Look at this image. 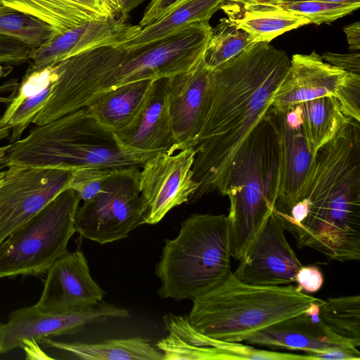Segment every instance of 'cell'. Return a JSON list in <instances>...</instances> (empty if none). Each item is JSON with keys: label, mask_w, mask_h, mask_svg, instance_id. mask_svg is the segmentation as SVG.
Returning <instances> with one entry per match:
<instances>
[{"label": "cell", "mask_w": 360, "mask_h": 360, "mask_svg": "<svg viewBox=\"0 0 360 360\" xmlns=\"http://www.w3.org/2000/svg\"><path fill=\"white\" fill-rule=\"evenodd\" d=\"M290 65L284 51L256 42L214 69L210 104L192 167L198 188L188 202L214 192L224 195L237 153L271 105Z\"/></svg>", "instance_id": "6da1fadb"}, {"label": "cell", "mask_w": 360, "mask_h": 360, "mask_svg": "<svg viewBox=\"0 0 360 360\" xmlns=\"http://www.w3.org/2000/svg\"><path fill=\"white\" fill-rule=\"evenodd\" d=\"M212 28L197 22L144 45L102 46L61 60L47 108L58 118L122 85L186 71L203 58Z\"/></svg>", "instance_id": "7a4b0ae2"}, {"label": "cell", "mask_w": 360, "mask_h": 360, "mask_svg": "<svg viewBox=\"0 0 360 360\" xmlns=\"http://www.w3.org/2000/svg\"><path fill=\"white\" fill-rule=\"evenodd\" d=\"M6 167L59 169L141 167L155 155L127 150L112 131L82 108L32 129L10 143Z\"/></svg>", "instance_id": "3957f363"}, {"label": "cell", "mask_w": 360, "mask_h": 360, "mask_svg": "<svg viewBox=\"0 0 360 360\" xmlns=\"http://www.w3.org/2000/svg\"><path fill=\"white\" fill-rule=\"evenodd\" d=\"M318 300L290 284L246 283L231 271L217 286L192 300L187 318L204 335L242 342L255 332L302 312Z\"/></svg>", "instance_id": "277c9868"}, {"label": "cell", "mask_w": 360, "mask_h": 360, "mask_svg": "<svg viewBox=\"0 0 360 360\" xmlns=\"http://www.w3.org/2000/svg\"><path fill=\"white\" fill-rule=\"evenodd\" d=\"M279 185L277 137L266 114L237 153L228 172L223 196L230 255L240 260L275 209Z\"/></svg>", "instance_id": "5b68a950"}, {"label": "cell", "mask_w": 360, "mask_h": 360, "mask_svg": "<svg viewBox=\"0 0 360 360\" xmlns=\"http://www.w3.org/2000/svg\"><path fill=\"white\" fill-rule=\"evenodd\" d=\"M231 257L226 216L192 214L165 240L155 269L158 295L179 301L207 292L231 272Z\"/></svg>", "instance_id": "8992f818"}, {"label": "cell", "mask_w": 360, "mask_h": 360, "mask_svg": "<svg viewBox=\"0 0 360 360\" xmlns=\"http://www.w3.org/2000/svg\"><path fill=\"white\" fill-rule=\"evenodd\" d=\"M80 198L67 188L0 243V278L46 272L68 252Z\"/></svg>", "instance_id": "52a82bcc"}, {"label": "cell", "mask_w": 360, "mask_h": 360, "mask_svg": "<svg viewBox=\"0 0 360 360\" xmlns=\"http://www.w3.org/2000/svg\"><path fill=\"white\" fill-rule=\"evenodd\" d=\"M140 168H120L98 193L84 201L75 214V231L105 244L128 237L131 231L144 224L146 209L139 191Z\"/></svg>", "instance_id": "ba28073f"}, {"label": "cell", "mask_w": 360, "mask_h": 360, "mask_svg": "<svg viewBox=\"0 0 360 360\" xmlns=\"http://www.w3.org/2000/svg\"><path fill=\"white\" fill-rule=\"evenodd\" d=\"M0 184V243L68 188L72 171L10 165Z\"/></svg>", "instance_id": "9c48e42d"}, {"label": "cell", "mask_w": 360, "mask_h": 360, "mask_svg": "<svg viewBox=\"0 0 360 360\" xmlns=\"http://www.w3.org/2000/svg\"><path fill=\"white\" fill-rule=\"evenodd\" d=\"M195 153V148L162 151L141 166L139 185L146 209L144 224L158 223L172 208L188 202L198 188L192 171Z\"/></svg>", "instance_id": "30bf717a"}, {"label": "cell", "mask_w": 360, "mask_h": 360, "mask_svg": "<svg viewBox=\"0 0 360 360\" xmlns=\"http://www.w3.org/2000/svg\"><path fill=\"white\" fill-rule=\"evenodd\" d=\"M129 311L101 301L95 306L60 314H46L35 305L12 311L7 322L0 323V354L49 336L76 333L91 323L110 318L126 319Z\"/></svg>", "instance_id": "8fae6325"}, {"label": "cell", "mask_w": 360, "mask_h": 360, "mask_svg": "<svg viewBox=\"0 0 360 360\" xmlns=\"http://www.w3.org/2000/svg\"><path fill=\"white\" fill-rule=\"evenodd\" d=\"M277 137L279 185L275 210L288 214L303 198L315 153L306 136L300 105L278 111L271 106L266 112Z\"/></svg>", "instance_id": "7c38bea8"}, {"label": "cell", "mask_w": 360, "mask_h": 360, "mask_svg": "<svg viewBox=\"0 0 360 360\" xmlns=\"http://www.w3.org/2000/svg\"><path fill=\"white\" fill-rule=\"evenodd\" d=\"M213 71L202 58L188 70L167 78L174 153L196 146L210 104Z\"/></svg>", "instance_id": "4fadbf2b"}, {"label": "cell", "mask_w": 360, "mask_h": 360, "mask_svg": "<svg viewBox=\"0 0 360 360\" xmlns=\"http://www.w3.org/2000/svg\"><path fill=\"white\" fill-rule=\"evenodd\" d=\"M283 221L274 211L247 250L233 275L246 283L285 285L295 283L302 266L287 241Z\"/></svg>", "instance_id": "5bb4252c"}, {"label": "cell", "mask_w": 360, "mask_h": 360, "mask_svg": "<svg viewBox=\"0 0 360 360\" xmlns=\"http://www.w3.org/2000/svg\"><path fill=\"white\" fill-rule=\"evenodd\" d=\"M141 29L114 14L61 33L53 32L46 42L32 50L27 70H39L96 48L125 44Z\"/></svg>", "instance_id": "9a60e30c"}, {"label": "cell", "mask_w": 360, "mask_h": 360, "mask_svg": "<svg viewBox=\"0 0 360 360\" xmlns=\"http://www.w3.org/2000/svg\"><path fill=\"white\" fill-rule=\"evenodd\" d=\"M41 295L35 307L46 314H60L95 306L105 292L91 276L80 250L68 252L49 268Z\"/></svg>", "instance_id": "2e32d148"}, {"label": "cell", "mask_w": 360, "mask_h": 360, "mask_svg": "<svg viewBox=\"0 0 360 360\" xmlns=\"http://www.w3.org/2000/svg\"><path fill=\"white\" fill-rule=\"evenodd\" d=\"M322 301L319 299L302 312L255 332L245 342L299 350L305 354L340 347H356L350 341L334 333L323 322L320 316Z\"/></svg>", "instance_id": "e0dca14e"}, {"label": "cell", "mask_w": 360, "mask_h": 360, "mask_svg": "<svg viewBox=\"0 0 360 360\" xmlns=\"http://www.w3.org/2000/svg\"><path fill=\"white\" fill-rule=\"evenodd\" d=\"M114 134L118 143L131 152L152 155L162 151L174 153L175 141L168 109L167 78L153 80L133 120Z\"/></svg>", "instance_id": "ac0fdd59"}, {"label": "cell", "mask_w": 360, "mask_h": 360, "mask_svg": "<svg viewBox=\"0 0 360 360\" xmlns=\"http://www.w3.org/2000/svg\"><path fill=\"white\" fill-rule=\"evenodd\" d=\"M346 72L324 61L314 51L295 54L271 107L285 111L317 98L335 96Z\"/></svg>", "instance_id": "d6986e66"}, {"label": "cell", "mask_w": 360, "mask_h": 360, "mask_svg": "<svg viewBox=\"0 0 360 360\" xmlns=\"http://www.w3.org/2000/svg\"><path fill=\"white\" fill-rule=\"evenodd\" d=\"M3 3L47 24L53 33L115 14L108 0H3Z\"/></svg>", "instance_id": "ffe728a7"}, {"label": "cell", "mask_w": 360, "mask_h": 360, "mask_svg": "<svg viewBox=\"0 0 360 360\" xmlns=\"http://www.w3.org/2000/svg\"><path fill=\"white\" fill-rule=\"evenodd\" d=\"M221 9L233 25L246 32L255 43H269L288 31L310 24L302 16L250 1H226Z\"/></svg>", "instance_id": "44dd1931"}, {"label": "cell", "mask_w": 360, "mask_h": 360, "mask_svg": "<svg viewBox=\"0 0 360 360\" xmlns=\"http://www.w3.org/2000/svg\"><path fill=\"white\" fill-rule=\"evenodd\" d=\"M56 64L28 71L22 79L15 96L0 118V127L8 125L10 143L19 139L48 100L58 79Z\"/></svg>", "instance_id": "7402d4cb"}, {"label": "cell", "mask_w": 360, "mask_h": 360, "mask_svg": "<svg viewBox=\"0 0 360 360\" xmlns=\"http://www.w3.org/2000/svg\"><path fill=\"white\" fill-rule=\"evenodd\" d=\"M153 80L122 85L104 94L86 108L99 123L117 132L127 127L136 115Z\"/></svg>", "instance_id": "603a6c76"}, {"label": "cell", "mask_w": 360, "mask_h": 360, "mask_svg": "<svg viewBox=\"0 0 360 360\" xmlns=\"http://www.w3.org/2000/svg\"><path fill=\"white\" fill-rule=\"evenodd\" d=\"M47 347L67 352L77 359L85 360H163V354L154 347L148 340L143 338L108 340L102 342L87 344L66 343L42 338Z\"/></svg>", "instance_id": "cb8c5ba5"}, {"label": "cell", "mask_w": 360, "mask_h": 360, "mask_svg": "<svg viewBox=\"0 0 360 360\" xmlns=\"http://www.w3.org/2000/svg\"><path fill=\"white\" fill-rule=\"evenodd\" d=\"M226 0H191L142 27L139 33L127 42V47L144 45L172 34L194 22L210 21Z\"/></svg>", "instance_id": "d4e9b609"}, {"label": "cell", "mask_w": 360, "mask_h": 360, "mask_svg": "<svg viewBox=\"0 0 360 360\" xmlns=\"http://www.w3.org/2000/svg\"><path fill=\"white\" fill-rule=\"evenodd\" d=\"M299 105L303 127L315 153L335 136L349 119L334 96L317 98Z\"/></svg>", "instance_id": "484cf974"}, {"label": "cell", "mask_w": 360, "mask_h": 360, "mask_svg": "<svg viewBox=\"0 0 360 360\" xmlns=\"http://www.w3.org/2000/svg\"><path fill=\"white\" fill-rule=\"evenodd\" d=\"M320 316L338 335L360 346L359 295L330 297L320 304Z\"/></svg>", "instance_id": "4316f807"}, {"label": "cell", "mask_w": 360, "mask_h": 360, "mask_svg": "<svg viewBox=\"0 0 360 360\" xmlns=\"http://www.w3.org/2000/svg\"><path fill=\"white\" fill-rule=\"evenodd\" d=\"M255 43L246 32L233 25L228 18H221L212 28L203 56L204 61L214 70Z\"/></svg>", "instance_id": "83f0119b"}, {"label": "cell", "mask_w": 360, "mask_h": 360, "mask_svg": "<svg viewBox=\"0 0 360 360\" xmlns=\"http://www.w3.org/2000/svg\"><path fill=\"white\" fill-rule=\"evenodd\" d=\"M52 34V29L36 18L9 8L0 11L1 35L15 39L34 49Z\"/></svg>", "instance_id": "f1b7e54d"}, {"label": "cell", "mask_w": 360, "mask_h": 360, "mask_svg": "<svg viewBox=\"0 0 360 360\" xmlns=\"http://www.w3.org/2000/svg\"><path fill=\"white\" fill-rule=\"evenodd\" d=\"M283 9L307 18L310 23H330L358 9L360 4H336L317 1L255 2Z\"/></svg>", "instance_id": "f546056e"}, {"label": "cell", "mask_w": 360, "mask_h": 360, "mask_svg": "<svg viewBox=\"0 0 360 360\" xmlns=\"http://www.w3.org/2000/svg\"><path fill=\"white\" fill-rule=\"evenodd\" d=\"M122 167H86L72 171L68 188L74 190L81 200L86 201L103 188L106 181Z\"/></svg>", "instance_id": "4dcf8cb0"}, {"label": "cell", "mask_w": 360, "mask_h": 360, "mask_svg": "<svg viewBox=\"0 0 360 360\" xmlns=\"http://www.w3.org/2000/svg\"><path fill=\"white\" fill-rule=\"evenodd\" d=\"M335 97L345 115L360 121V75L347 72Z\"/></svg>", "instance_id": "1f68e13d"}, {"label": "cell", "mask_w": 360, "mask_h": 360, "mask_svg": "<svg viewBox=\"0 0 360 360\" xmlns=\"http://www.w3.org/2000/svg\"><path fill=\"white\" fill-rule=\"evenodd\" d=\"M32 50L15 39L0 34V64L22 65L30 61Z\"/></svg>", "instance_id": "d6a6232c"}, {"label": "cell", "mask_w": 360, "mask_h": 360, "mask_svg": "<svg viewBox=\"0 0 360 360\" xmlns=\"http://www.w3.org/2000/svg\"><path fill=\"white\" fill-rule=\"evenodd\" d=\"M297 288L306 293L318 292L323 283L321 270L315 265L302 266L295 276Z\"/></svg>", "instance_id": "836d02e7"}, {"label": "cell", "mask_w": 360, "mask_h": 360, "mask_svg": "<svg viewBox=\"0 0 360 360\" xmlns=\"http://www.w3.org/2000/svg\"><path fill=\"white\" fill-rule=\"evenodd\" d=\"M191 0H151L138 24L143 27L160 19L174 8Z\"/></svg>", "instance_id": "e575fe53"}, {"label": "cell", "mask_w": 360, "mask_h": 360, "mask_svg": "<svg viewBox=\"0 0 360 360\" xmlns=\"http://www.w3.org/2000/svg\"><path fill=\"white\" fill-rule=\"evenodd\" d=\"M321 58L326 63L342 70L346 72L360 75V54L352 53H335L326 52Z\"/></svg>", "instance_id": "d590c367"}, {"label": "cell", "mask_w": 360, "mask_h": 360, "mask_svg": "<svg viewBox=\"0 0 360 360\" xmlns=\"http://www.w3.org/2000/svg\"><path fill=\"white\" fill-rule=\"evenodd\" d=\"M310 360H359L360 352L356 347H340L323 352H311L305 354Z\"/></svg>", "instance_id": "8d00e7d4"}, {"label": "cell", "mask_w": 360, "mask_h": 360, "mask_svg": "<svg viewBox=\"0 0 360 360\" xmlns=\"http://www.w3.org/2000/svg\"><path fill=\"white\" fill-rule=\"evenodd\" d=\"M115 15L127 20L129 13L146 0H108Z\"/></svg>", "instance_id": "74e56055"}, {"label": "cell", "mask_w": 360, "mask_h": 360, "mask_svg": "<svg viewBox=\"0 0 360 360\" xmlns=\"http://www.w3.org/2000/svg\"><path fill=\"white\" fill-rule=\"evenodd\" d=\"M350 51L360 49V22H356L347 25L343 29Z\"/></svg>", "instance_id": "f35d334b"}, {"label": "cell", "mask_w": 360, "mask_h": 360, "mask_svg": "<svg viewBox=\"0 0 360 360\" xmlns=\"http://www.w3.org/2000/svg\"><path fill=\"white\" fill-rule=\"evenodd\" d=\"M20 83L17 79H10L0 85V103L9 104L15 96Z\"/></svg>", "instance_id": "ab89813d"}, {"label": "cell", "mask_w": 360, "mask_h": 360, "mask_svg": "<svg viewBox=\"0 0 360 360\" xmlns=\"http://www.w3.org/2000/svg\"><path fill=\"white\" fill-rule=\"evenodd\" d=\"M317 1L336 4H360V0H269L265 1L255 2H271V1Z\"/></svg>", "instance_id": "60d3db41"}, {"label": "cell", "mask_w": 360, "mask_h": 360, "mask_svg": "<svg viewBox=\"0 0 360 360\" xmlns=\"http://www.w3.org/2000/svg\"><path fill=\"white\" fill-rule=\"evenodd\" d=\"M13 70L12 65L0 64V79L8 75Z\"/></svg>", "instance_id": "b9f144b4"}, {"label": "cell", "mask_w": 360, "mask_h": 360, "mask_svg": "<svg viewBox=\"0 0 360 360\" xmlns=\"http://www.w3.org/2000/svg\"><path fill=\"white\" fill-rule=\"evenodd\" d=\"M269 0H226V1H265Z\"/></svg>", "instance_id": "7bdbcfd3"}, {"label": "cell", "mask_w": 360, "mask_h": 360, "mask_svg": "<svg viewBox=\"0 0 360 360\" xmlns=\"http://www.w3.org/2000/svg\"><path fill=\"white\" fill-rule=\"evenodd\" d=\"M8 8V7H6V6H4V3H3V0H0V11H3V10H5Z\"/></svg>", "instance_id": "ee69618b"}]
</instances>
